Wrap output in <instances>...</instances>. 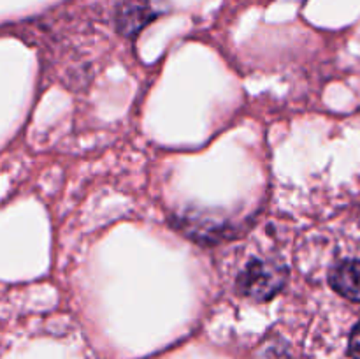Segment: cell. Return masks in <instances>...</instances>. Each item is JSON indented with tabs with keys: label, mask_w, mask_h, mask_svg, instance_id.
<instances>
[{
	"label": "cell",
	"mask_w": 360,
	"mask_h": 359,
	"mask_svg": "<svg viewBox=\"0 0 360 359\" xmlns=\"http://www.w3.org/2000/svg\"><path fill=\"white\" fill-rule=\"evenodd\" d=\"M348 352L354 359H360V322L352 329L350 341H348Z\"/></svg>",
	"instance_id": "277c9868"
},
{
	"label": "cell",
	"mask_w": 360,
	"mask_h": 359,
	"mask_svg": "<svg viewBox=\"0 0 360 359\" xmlns=\"http://www.w3.org/2000/svg\"><path fill=\"white\" fill-rule=\"evenodd\" d=\"M329 284L350 301L360 303V260L345 259L329 271Z\"/></svg>",
	"instance_id": "7a4b0ae2"
},
{
	"label": "cell",
	"mask_w": 360,
	"mask_h": 359,
	"mask_svg": "<svg viewBox=\"0 0 360 359\" xmlns=\"http://www.w3.org/2000/svg\"><path fill=\"white\" fill-rule=\"evenodd\" d=\"M150 20H153V14L148 13L146 4L141 2V0H132V2L125 4L123 9L120 11L118 25L123 34L134 35Z\"/></svg>",
	"instance_id": "3957f363"
},
{
	"label": "cell",
	"mask_w": 360,
	"mask_h": 359,
	"mask_svg": "<svg viewBox=\"0 0 360 359\" xmlns=\"http://www.w3.org/2000/svg\"><path fill=\"white\" fill-rule=\"evenodd\" d=\"M287 282V270L274 259H252L239 273L236 289L245 298L253 301H269L283 289Z\"/></svg>",
	"instance_id": "6da1fadb"
}]
</instances>
